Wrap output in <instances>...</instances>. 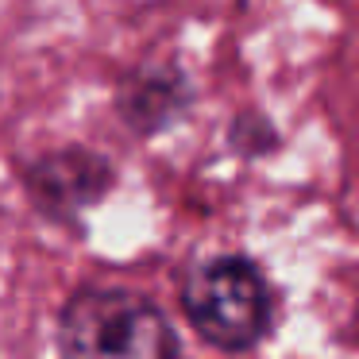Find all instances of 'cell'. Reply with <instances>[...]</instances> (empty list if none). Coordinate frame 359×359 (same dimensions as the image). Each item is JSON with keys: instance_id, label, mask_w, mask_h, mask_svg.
Masks as SVG:
<instances>
[{"instance_id": "cell-1", "label": "cell", "mask_w": 359, "mask_h": 359, "mask_svg": "<svg viewBox=\"0 0 359 359\" xmlns=\"http://www.w3.org/2000/svg\"><path fill=\"white\" fill-rule=\"evenodd\" d=\"M66 359H178L174 328L143 294L89 286L62 309Z\"/></svg>"}, {"instance_id": "cell-2", "label": "cell", "mask_w": 359, "mask_h": 359, "mask_svg": "<svg viewBox=\"0 0 359 359\" xmlns=\"http://www.w3.org/2000/svg\"><path fill=\"white\" fill-rule=\"evenodd\" d=\"M182 302L197 332L224 351H243L259 344L271 325V286L263 271L236 255L197 266Z\"/></svg>"}, {"instance_id": "cell-3", "label": "cell", "mask_w": 359, "mask_h": 359, "mask_svg": "<svg viewBox=\"0 0 359 359\" xmlns=\"http://www.w3.org/2000/svg\"><path fill=\"white\" fill-rule=\"evenodd\" d=\"M112 182V170L104 158L89 155V151H58V155L43 158L32 170V189L39 201L55 205V209H81V205L104 197Z\"/></svg>"}]
</instances>
